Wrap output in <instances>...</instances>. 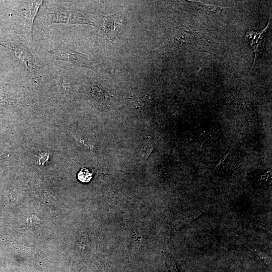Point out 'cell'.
Here are the masks:
<instances>
[{
    "mask_svg": "<svg viewBox=\"0 0 272 272\" xmlns=\"http://www.w3.org/2000/svg\"><path fill=\"white\" fill-rule=\"evenodd\" d=\"M85 15L82 12L64 8L53 9L46 17V22L52 23L73 24L86 22Z\"/></svg>",
    "mask_w": 272,
    "mask_h": 272,
    "instance_id": "obj_1",
    "label": "cell"
},
{
    "mask_svg": "<svg viewBox=\"0 0 272 272\" xmlns=\"http://www.w3.org/2000/svg\"><path fill=\"white\" fill-rule=\"evenodd\" d=\"M154 145L153 144V141L151 140H147V144L145 147V148L143 151V157L144 159H147L149 156V155L151 154L152 151L153 150Z\"/></svg>",
    "mask_w": 272,
    "mask_h": 272,
    "instance_id": "obj_9",
    "label": "cell"
},
{
    "mask_svg": "<svg viewBox=\"0 0 272 272\" xmlns=\"http://www.w3.org/2000/svg\"><path fill=\"white\" fill-rule=\"evenodd\" d=\"M50 54L57 60L65 61L75 65L91 67V61L85 56L73 51L63 42L51 50Z\"/></svg>",
    "mask_w": 272,
    "mask_h": 272,
    "instance_id": "obj_2",
    "label": "cell"
},
{
    "mask_svg": "<svg viewBox=\"0 0 272 272\" xmlns=\"http://www.w3.org/2000/svg\"><path fill=\"white\" fill-rule=\"evenodd\" d=\"M6 46L23 63L31 77H36V66L33 57L29 50L23 45L17 43H6Z\"/></svg>",
    "mask_w": 272,
    "mask_h": 272,
    "instance_id": "obj_3",
    "label": "cell"
},
{
    "mask_svg": "<svg viewBox=\"0 0 272 272\" xmlns=\"http://www.w3.org/2000/svg\"><path fill=\"white\" fill-rule=\"evenodd\" d=\"M256 257L261 260L264 264L267 266H270L271 264V258L266 254L256 250H254Z\"/></svg>",
    "mask_w": 272,
    "mask_h": 272,
    "instance_id": "obj_8",
    "label": "cell"
},
{
    "mask_svg": "<svg viewBox=\"0 0 272 272\" xmlns=\"http://www.w3.org/2000/svg\"><path fill=\"white\" fill-rule=\"evenodd\" d=\"M90 93L96 101L103 103L108 102L112 98L108 92L98 86H92L90 89Z\"/></svg>",
    "mask_w": 272,
    "mask_h": 272,
    "instance_id": "obj_4",
    "label": "cell"
},
{
    "mask_svg": "<svg viewBox=\"0 0 272 272\" xmlns=\"http://www.w3.org/2000/svg\"><path fill=\"white\" fill-rule=\"evenodd\" d=\"M163 255L169 272H177L174 258L171 254L166 249H165Z\"/></svg>",
    "mask_w": 272,
    "mask_h": 272,
    "instance_id": "obj_6",
    "label": "cell"
},
{
    "mask_svg": "<svg viewBox=\"0 0 272 272\" xmlns=\"http://www.w3.org/2000/svg\"><path fill=\"white\" fill-rule=\"evenodd\" d=\"M93 173L88 169L83 168L78 174V178L83 183L89 182L92 179Z\"/></svg>",
    "mask_w": 272,
    "mask_h": 272,
    "instance_id": "obj_7",
    "label": "cell"
},
{
    "mask_svg": "<svg viewBox=\"0 0 272 272\" xmlns=\"http://www.w3.org/2000/svg\"><path fill=\"white\" fill-rule=\"evenodd\" d=\"M184 5L186 6L189 9L195 10H200L202 9V11H208L209 12L215 13L222 9V8L213 5H208L202 3L192 2H184L182 3Z\"/></svg>",
    "mask_w": 272,
    "mask_h": 272,
    "instance_id": "obj_5",
    "label": "cell"
}]
</instances>
